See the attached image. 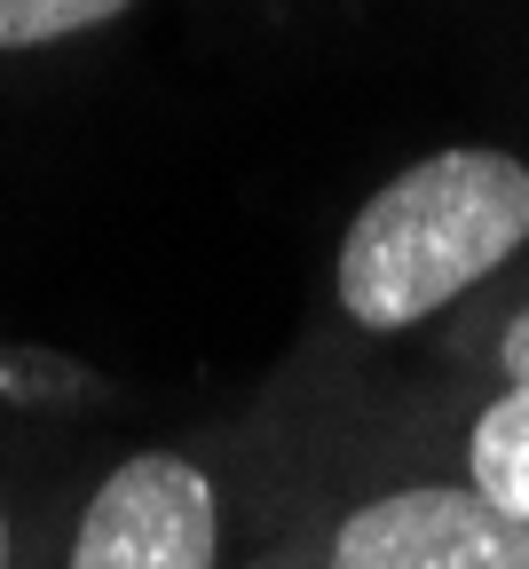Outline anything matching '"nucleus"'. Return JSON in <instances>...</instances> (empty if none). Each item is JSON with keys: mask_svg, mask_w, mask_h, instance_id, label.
<instances>
[{"mask_svg": "<svg viewBox=\"0 0 529 569\" xmlns=\"http://www.w3.org/2000/svg\"><path fill=\"white\" fill-rule=\"evenodd\" d=\"M529 246V159L450 142L363 198L332 253V301L356 332H411Z\"/></svg>", "mask_w": 529, "mask_h": 569, "instance_id": "obj_1", "label": "nucleus"}, {"mask_svg": "<svg viewBox=\"0 0 529 569\" xmlns=\"http://www.w3.org/2000/svg\"><path fill=\"white\" fill-rule=\"evenodd\" d=\"M63 569H221V490L190 451L119 459L80 522Z\"/></svg>", "mask_w": 529, "mask_h": 569, "instance_id": "obj_2", "label": "nucleus"}, {"mask_svg": "<svg viewBox=\"0 0 529 569\" xmlns=\"http://www.w3.org/2000/svg\"><path fill=\"white\" fill-rule=\"evenodd\" d=\"M325 569H529V522L475 482H411L363 498L332 530Z\"/></svg>", "mask_w": 529, "mask_h": 569, "instance_id": "obj_3", "label": "nucleus"}, {"mask_svg": "<svg viewBox=\"0 0 529 569\" xmlns=\"http://www.w3.org/2000/svg\"><path fill=\"white\" fill-rule=\"evenodd\" d=\"M467 482L506 507L513 522H529V380H506L475 427H467Z\"/></svg>", "mask_w": 529, "mask_h": 569, "instance_id": "obj_4", "label": "nucleus"}, {"mask_svg": "<svg viewBox=\"0 0 529 569\" xmlns=\"http://www.w3.org/2000/svg\"><path fill=\"white\" fill-rule=\"evenodd\" d=\"M127 9L134 0H0V56L80 40V32H96V24H111Z\"/></svg>", "mask_w": 529, "mask_h": 569, "instance_id": "obj_5", "label": "nucleus"}, {"mask_svg": "<svg viewBox=\"0 0 529 569\" xmlns=\"http://www.w3.org/2000/svg\"><path fill=\"white\" fill-rule=\"evenodd\" d=\"M498 356H506V380H529V309L506 325V348Z\"/></svg>", "mask_w": 529, "mask_h": 569, "instance_id": "obj_6", "label": "nucleus"}, {"mask_svg": "<svg viewBox=\"0 0 529 569\" xmlns=\"http://www.w3.org/2000/svg\"><path fill=\"white\" fill-rule=\"evenodd\" d=\"M0 569H9V515H0Z\"/></svg>", "mask_w": 529, "mask_h": 569, "instance_id": "obj_7", "label": "nucleus"}]
</instances>
